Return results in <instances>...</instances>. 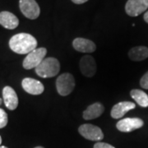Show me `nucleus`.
I'll return each instance as SVG.
<instances>
[{
	"label": "nucleus",
	"instance_id": "f257e3e1",
	"mask_svg": "<svg viewBox=\"0 0 148 148\" xmlns=\"http://www.w3.org/2000/svg\"><path fill=\"white\" fill-rule=\"evenodd\" d=\"M10 49L18 54L31 53L37 47V40L35 37L27 33L14 35L9 40Z\"/></svg>",
	"mask_w": 148,
	"mask_h": 148
},
{
	"label": "nucleus",
	"instance_id": "f03ea898",
	"mask_svg": "<svg viewBox=\"0 0 148 148\" xmlns=\"http://www.w3.org/2000/svg\"><path fill=\"white\" fill-rule=\"evenodd\" d=\"M36 74L42 78L53 77L60 71V64L55 58H46L36 68Z\"/></svg>",
	"mask_w": 148,
	"mask_h": 148
},
{
	"label": "nucleus",
	"instance_id": "7ed1b4c3",
	"mask_svg": "<svg viewBox=\"0 0 148 148\" xmlns=\"http://www.w3.org/2000/svg\"><path fill=\"white\" fill-rule=\"evenodd\" d=\"M75 87V80L72 74L63 73L56 80V89L58 93L62 96L69 95Z\"/></svg>",
	"mask_w": 148,
	"mask_h": 148
},
{
	"label": "nucleus",
	"instance_id": "20e7f679",
	"mask_svg": "<svg viewBox=\"0 0 148 148\" xmlns=\"http://www.w3.org/2000/svg\"><path fill=\"white\" fill-rule=\"evenodd\" d=\"M47 49L45 48H38L27 55L23 60V68L25 69H36L45 58Z\"/></svg>",
	"mask_w": 148,
	"mask_h": 148
},
{
	"label": "nucleus",
	"instance_id": "39448f33",
	"mask_svg": "<svg viewBox=\"0 0 148 148\" xmlns=\"http://www.w3.org/2000/svg\"><path fill=\"white\" fill-rule=\"evenodd\" d=\"M78 132L83 138L90 141H101L104 138V134L101 128L90 123L81 125Z\"/></svg>",
	"mask_w": 148,
	"mask_h": 148
},
{
	"label": "nucleus",
	"instance_id": "423d86ee",
	"mask_svg": "<svg viewBox=\"0 0 148 148\" xmlns=\"http://www.w3.org/2000/svg\"><path fill=\"white\" fill-rule=\"evenodd\" d=\"M20 10L24 16L29 19H36L40 16V8L36 0H20Z\"/></svg>",
	"mask_w": 148,
	"mask_h": 148
},
{
	"label": "nucleus",
	"instance_id": "0eeeda50",
	"mask_svg": "<svg viewBox=\"0 0 148 148\" xmlns=\"http://www.w3.org/2000/svg\"><path fill=\"white\" fill-rule=\"evenodd\" d=\"M144 125L143 119L139 118H126L117 123L116 127L123 132H130L141 128Z\"/></svg>",
	"mask_w": 148,
	"mask_h": 148
},
{
	"label": "nucleus",
	"instance_id": "6e6552de",
	"mask_svg": "<svg viewBox=\"0 0 148 148\" xmlns=\"http://www.w3.org/2000/svg\"><path fill=\"white\" fill-rule=\"evenodd\" d=\"M148 8V0H127L125 11L130 16H138Z\"/></svg>",
	"mask_w": 148,
	"mask_h": 148
},
{
	"label": "nucleus",
	"instance_id": "1a4fd4ad",
	"mask_svg": "<svg viewBox=\"0 0 148 148\" xmlns=\"http://www.w3.org/2000/svg\"><path fill=\"white\" fill-rule=\"evenodd\" d=\"M79 67L82 73L87 77H93L97 71L95 58L90 55H85L81 58Z\"/></svg>",
	"mask_w": 148,
	"mask_h": 148
},
{
	"label": "nucleus",
	"instance_id": "9d476101",
	"mask_svg": "<svg viewBox=\"0 0 148 148\" xmlns=\"http://www.w3.org/2000/svg\"><path fill=\"white\" fill-rule=\"evenodd\" d=\"M21 86L24 90L31 95H40L45 90L44 85L40 81L31 77H27L22 80Z\"/></svg>",
	"mask_w": 148,
	"mask_h": 148
},
{
	"label": "nucleus",
	"instance_id": "9b49d317",
	"mask_svg": "<svg viewBox=\"0 0 148 148\" xmlns=\"http://www.w3.org/2000/svg\"><path fill=\"white\" fill-rule=\"evenodd\" d=\"M3 98L6 107L8 110H16L18 106V97L14 89H12L11 86H5L3 89Z\"/></svg>",
	"mask_w": 148,
	"mask_h": 148
},
{
	"label": "nucleus",
	"instance_id": "f8f14e48",
	"mask_svg": "<svg viewBox=\"0 0 148 148\" xmlns=\"http://www.w3.org/2000/svg\"><path fill=\"white\" fill-rule=\"evenodd\" d=\"M136 107V105L130 101H122L116 104L112 108L110 112V115L114 119H121L127 112L131 110H133Z\"/></svg>",
	"mask_w": 148,
	"mask_h": 148
},
{
	"label": "nucleus",
	"instance_id": "ddd939ff",
	"mask_svg": "<svg viewBox=\"0 0 148 148\" xmlns=\"http://www.w3.org/2000/svg\"><path fill=\"white\" fill-rule=\"evenodd\" d=\"M73 46L77 51L82 53H92L96 49L95 43L85 38H76L73 42Z\"/></svg>",
	"mask_w": 148,
	"mask_h": 148
},
{
	"label": "nucleus",
	"instance_id": "4468645a",
	"mask_svg": "<svg viewBox=\"0 0 148 148\" xmlns=\"http://www.w3.org/2000/svg\"><path fill=\"white\" fill-rule=\"evenodd\" d=\"M0 25L8 30H13L19 25V20L13 13L10 12H0Z\"/></svg>",
	"mask_w": 148,
	"mask_h": 148
},
{
	"label": "nucleus",
	"instance_id": "2eb2a0df",
	"mask_svg": "<svg viewBox=\"0 0 148 148\" xmlns=\"http://www.w3.org/2000/svg\"><path fill=\"white\" fill-rule=\"evenodd\" d=\"M104 110H105L104 106L101 103L96 102L87 107V109L83 112L82 116L86 120H91L101 116L104 113Z\"/></svg>",
	"mask_w": 148,
	"mask_h": 148
},
{
	"label": "nucleus",
	"instance_id": "dca6fc26",
	"mask_svg": "<svg viewBox=\"0 0 148 148\" xmlns=\"http://www.w3.org/2000/svg\"><path fill=\"white\" fill-rule=\"evenodd\" d=\"M128 57L132 61H143L148 58V48L137 46L132 48L128 52Z\"/></svg>",
	"mask_w": 148,
	"mask_h": 148
},
{
	"label": "nucleus",
	"instance_id": "f3484780",
	"mask_svg": "<svg viewBox=\"0 0 148 148\" xmlns=\"http://www.w3.org/2000/svg\"><path fill=\"white\" fill-rule=\"evenodd\" d=\"M130 95L139 106L143 108L148 107V95L143 90L134 89L131 90Z\"/></svg>",
	"mask_w": 148,
	"mask_h": 148
},
{
	"label": "nucleus",
	"instance_id": "a211bd4d",
	"mask_svg": "<svg viewBox=\"0 0 148 148\" xmlns=\"http://www.w3.org/2000/svg\"><path fill=\"white\" fill-rule=\"evenodd\" d=\"M8 114L3 109H0V128H3L8 124Z\"/></svg>",
	"mask_w": 148,
	"mask_h": 148
},
{
	"label": "nucleus",
	"instance_id": "6ab92c4d",
	"mask_svg": "<svg viewBox=\"0 0 148 148\" xmlns=\"http://www.w3.org/2000/svg\"><path fill=\"white\" fill-rule=\"evenodd\" d=\"M140 86L144 89L148 90V72L144 74L140 80Z\"/></svg>",
	"mask_w": 148,
	"mask_h": 148
},
{
	"label": "nucleus",
	"instance_id": "aec40b11",
	"mask_svg": "<svg viewBox=\"0 0 148 148\" xmlns=\"http://www.w3.org/2000/svg\"><path fill=\"white\" fill-rule=\"evenodd\" d=\"M94 148H115L106 143H97L94 145Z\"/></svg>",
	"mask_w": 148,
	"mask_h": 148
},
{
	"label": "nucleus",
	"instance_id": "412c9836",
	"mask_svg": "<svg viewBox=\"0 0 148 148\" xmlns=\"http://www.w3.org/2000/svg\"><path fill=\"white\" fill-rule=\"evenodd\" d=\"M88 0H72V2L76 3V4H82L86 2H87Z\"/></svg>",
	"mask_w": 148,
	"mask_h": 148
},
{
	"label": "nucleus",
	"instance_id": "4be33fe9",
	"mask_svg": "<svg viewBox=\"0 0 148 148\" xmlns=\"http://www.w3.org/2000/svg\"><path fill=\"white\" fill-rule=\"evenodd\" d=\"M144 20H145V21L147 22V23H148V11L144 14Z\"/></svg>",
	"mask_w": 148,
	"mask_h": 148
},
{
	"label": "nucleus",
	"instance_id": "5701e85b",
	"mask_svg": "<svg viewBox=\"0 0 148 148\" xmlns=\"http://www.w3.org/2000/svg\"><path fill=\"white\" fill-rule=\"evenodd\" d=\"M1 144H2V138L0 136V147H1Z\"/></svg>",
	"mask_w": 148,
	"mask_h": 148
},
{
	"label": "nucleus",
	"instance_id": "b1692460",
	"mask_svg": "<svg viewBox=\"0 0 148 148\" xmlns=\"http://www.w3.org/2000/svg\"><path fill=\"white\" fill-rule=\"evenodd\" d=\"M0 148H8V147H4V146H1Z\"/></svg>",
	"mask_w": 148,
	"mask_h": 148
},
{
	"label": "nucleus",
	"instance_id": "393cba45",
	"mask_svg": "<svg viewBox=\"0 0 148 148\" xmlns=\"http://www.w3.org/2000/svg\"><path fill=\"white\" fill-rule=\"evenodd\" d=\"M35 148H44V147H35Z\"/></svg>",
	"mask_w": 148,
	"mask_h": 148
},
{
	"label": "nucleus",
	"instance_id": "a878e982",
	"mask_svg": "<svg viewBox=\"0 0 148 148\" xmlns=\"http://www.w3.org/2000/svg\"><path fill=\"white\" fill-rule=\"evenodd\" d=\"M1 103H2V100L0 99V105H1Z\"/></svg>",
	"mask_w": 148,
	"mask_h": 148
}]
</instances>
